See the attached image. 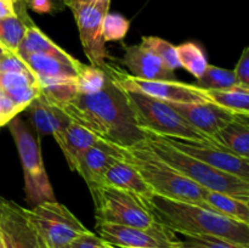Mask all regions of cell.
<instances>
[{"label":"cell","instance_id":"cell-19","mask_svg":"<svg viewBox=\"0 0 249 248\" xmlns=\"http://www.w3.org/2000/svg\"><path fill=\"white\" fill-rule=\"evenodd\" d=\"M104 184L124 190L138 197L143 203L146 198L153 194L138 170L121 158H118L105 173Z\"/></svg>","mask_w":249,"mask_h":248},{"label":"cell","instance_id":"cell-17","mask_svg":"<svg viewBox=\"0 0 249 248\" xmlns=\"http://www.w3.org/2000/svg\"><path fill=\"white\" fill-rule=\"evenodd\" d=\"M26 109L39 136L53 135L56 140L72 122L60 106L49 101L43 95H39Z\"/></svg>","mask_w":249,"mask_h":248},{"label":"cell","instance_id":"cell-35","mask_svg":"<svg viewBox=\"0 0 249 248\" xmlns=\"http://www.w3.org/2000/svg\"><path fill=\"white\" fill-rule=\"evenodd\" d=\"M21 112V108H18L5 92L0 90V126L9 124V122Z\"/></svg>","mask_w":249,"mask_h":248},{"label":"cell","instance_id":"cell-9","mask_svg":"<svg viewBox=\"0 0 249 248\" xmlns=\"http://www.w3.org/2000/svg\"><path fill=\"white\" fill-rule=\"evenodd\" d=\"M111 1L78 2L72 1L68 7L72 10L79 31L80 43L91 66L105 71L108 66L106 62L107 53L102 36V21L108 12Z\"/></svg>","mask_w":249,"mask_h":248},{"label":"cell","instance_id":"cell-21","mask_svg":"<svg viewBox=\"0 0 249 248\" xmlns=\"http://www.w3.org/2000/svg\"><path fill=\"white\" fill-rule=\"evenodd\" d=\"M249 114H237L214 135V140L229 151L243 158H249Z\"/></svg>","mask_w":249,"mask_h":248},{"label":"cell","instance_id":"cell-28","mask_svg":"<svg viewBox=\"0 0 249 248\" xmlns=\"http://www.w3.org/2000/svg\"><path fill=\"white\" fill-rule=\"evenodd\" d=\"M107 82V74L105 71L94 66H80L75 78L78 94L90 95L100 91L105 88Z\"/></svg>","mask_w":249,"mask_h":248},{"label":"cell","instance_id":"cell-6","mask_svg":"<svg viewBox=\"0 0 249 248\" xmlns=\"http://www.w3.org/2000/svg\"><path fill=\"white\" fill-rule=\"evenodd\" d=\"M125 91V90H124ZM138 126L143 131L160 136L215 141L190 125L169 102L155 99L136 91H125ZM216 142V141H215Z\"/></svg>","mask_w":249,"mask_h":248},{"label":"cell","instance_id":"cell-20","mask_svg":"<svg viewBox=\"0 0 249 248\" xmlns=\"http://www.w3.org/2000/svg\"><path fill=\"white\" fill-rule=\"evenodd\" d=\"M99 140L101 139L95 135L94 133L74 122H71L67 128L63 130V133L61 134L60 138L56 139L55 141L62 150L70 168L74 172L75 164L83 152L95 145Z\"/></svg>","mask_w":249,"mask_h":248},{"label":"cell","instance_id":"cell-11","mask_svg":"<svg viewBox=\"0 0 249 248\" xmlns=\"http://www.w3.org/2000/svg\"><path fill=\"white\" fill-rule=\"evenodd\" d=\"M162 138L180 152L196 158L211 167L249 181V158L235 155L220 143L215 141L191 140L175 136Z\"/></svg>","mask_w":249,"mask_h":248},{"label":"cell","instance_id":"cell-47","mask_svg":"<svg viewBox=\"0 0 249 248\" xmlns=\"http://www.w3.org/2000/svg\"><path fill=\"white\" fill-rule=\"evenodd\" d=\"M177 248H190V247H185V246H181V242H180V246H179V247H177Z\"/></svg>","mask_w":249,"mask_h":248},{"label":"cell","instance_id":"cell-41","mask_svg":"<svg viewBox=\"0 0 249 248\" xmlns=\"http://www.w3.org/2000/svg\"><path fill=\"white\" fill-rule=\"evenodd\" d=\"M5 202H6V199L4 198V197L0 196V218H1L2 215V212H4V206H5Z\"/></svg>","mask_w":249,"mask_h":248},{"label":"cell","instance_id":"cell-4","mask_svg":"<svg viewBox=\"0 0 249 248\" xmlns=\"http://www.w3.org/2000/svg\"><path fill=\"white\" fill-rule=\"evenodd\" d=\"M143 131V130H142ZM148 147L177 172L192 180L199 186L212 191L229 195L236 199L249 203V181L232 174L211 167L201 160L180 152L167 142L162 136L143 131Z\"/></svg>","mask_w":249,"mask_h":248},{"label":"cell","instance_id":"cell-25","mask_svg":"<svg viewBox=\"0 0 249 248\" xmlns=\"http://www.w3.org/2000/svg\"><path fill=\"white\" fill-rule=\"evenodd\" d=\"M177 53L180 66L191 73L196 79H199L209 65L201 46L194 41H189L177 46Z\"/></svg>","mask_w":249,"mask_h":248},{"label":"cell","instance_id":"cell-40","mask_svg":"<svg viewBox=\"0 0 249 248\" xmlns=\"http://www.w3.org/2000/svg\"><path fill=\"white\" fill-rule=\"evenodd\" d=\"M22 1H26V0H22ZM71 1L73 0H53V5H55V9H61L62 6H68Z\"/></svg>","mask_w":249,"mask_h":248},{"label":"cell","instance_id":"cell-46","mask_svg":"<svg viewBox=\"0 0 249 248\" xmlns=\"http://www.w3.org/2000/svg\"><path fill=\"white\" fill-rule=\"evenodd\" d=\"M10 1H12V2H14V4H17V2H19V1H21V0H10Z\"/></svg>","mask_w":249,"mask_h":248},{"label":"cell","instance_id":"cell-32","mask_svg":"<svg viewBox=\"0 0 249 248\" xmlns=\"http://www.w3.org/2000/svg\"><path fill=\"white\" fill-rule=\"evenodd\" d=\"M130 27V22L116 12H107L102 21V36L106 41H118L124 39Z\"/></svg>","mask_w":249,"mask_h":248},{"label":"cell","instance_id":"cell-48","mask_svg":"<svg viewBox=\"0 0 249 248\" xmlns=\"http://www.w3.org/2000/svg\"><path fill=\"white\" fill-rule=\"evenodd\" d=\"M61 248H70V246H65V247H61Z\"/></svg>","mask_w":249,"mask_h":248},{"label":"cell","instance_id":"cell-13","mask_svg":"<svg viewBox=\"0 0 249 248\" xmlns=\"http://www.w3.org/2000/svg\"><path fill=\"white\" fill-rule=\"evenodd\" d=\"M170 106L199 133L213 139L221 128L230 123L240 113L218 106L211 101L169 102Z\"/></svg>","mask_w":249,"mask_h":248},{"label":"cell","instance_id":"cell-12","mask_svg":"<svg viewBox=\"0 0 249 248\" xmlns=\"http://www.w3.org/2000/svg\"><path fill=\"white\" fill-rule=\"evenodd\" d=\"M105 72H108L117 84L125 91L140 92L167 102H196L207 100L202 88L195 84H186L178 80L140 79L111 66H107Z\"/></svg>","mask_w":249,"mask_h":248},{"label":"cell","instance_id":"cell-10","mask_svg":"<svg viewBox=\"0 0 249 248\" xmlns=\"http://www.w3.org/2000/svg\"><path fill=\"white\" fill-rule=\"evenodd\" d=\"M99 237L107 245L117 248H177L181 240L163 225L150 228L96 223Z\"/></svg>","mask_w":249,"mask_h":248},{"label":"cell","instance_id":"cell-27","mask_svg":"<svg viewBox=\"0 0 249 248\" xmlns=\"http://www.w3.org/2000/svg\"><path fill=\"white\" fill-rule=\"evenodd\" d=\"M26 29L27 24L18 14L0 18V44L7 53H17Z\"/></svg>","mask_w":249,"mask_h":248},{"label":"cell","instance_id":"cell-45","mask_svg":"<svg viewBox=\"0 0 249 248\" xmlns=\"http://www.w3.org/2000/svg\"><path fill=\"white\" fill-rule=\"evenodd\" d=\"M0 248H4V238H2L1 232H0Z\"/></svg>","mask_w":249,"mask_h":248},{"label":"cell","instance_id":"cell-36","mask_svg":"<svg viewBox=\"0 0 249 248\" xmlns=\"http://www.w3.org/2000/svg\"><path fill=\"white\" fill-rule=\"evenodd\" d=\"M237 85L249 89V48H245L236 68L233 70Z\"/></svg>","mask_w":249,"mask_h":248},{"label":"cell","instance_id":"cell-14","mask_svg":"<svg viewBox=\"0 0 249 248\" xmlns=\"http://www.w3.org/2000/svg\"><path fill=\"white\" fill-rule=\"evenodd\" d=\"M0 231L11 243L12 248H44L36 229L27 216L26 209L15 202H5L0 218Z\"/></svg>","mask_w":249,"mask_h":248},{"label":"cell","instance_id":"cell-23","mask_svg":"<svg viewBox=\"0 0 249 248\" xmlns=\"http://www.w3.org/2000/svg\"><path fill=\"white\" fill-rule=\"evenodd\" d=\"M207 101L214 102L233 113L249 114V89L235 85L228 89H203Z\"/></svg>","mask_w":249,"mask_h":248},{"label":"cell","instance_id":"cell-16","mask_svg":"<svg viewBox=\"0 0 249 248\" xmlns=\"http://www.w3.org/2000/svg\"><path fill=\"white\" fill-rule=\"evenodd\" d=\"M122 63L130 71L133 77L140 79L177 80L174 71L165 67L164 63L142 44L124 46Z\"/></svg>","mask_w":249,"mask_h":248},{"label":"cell","instance_id":"cell-15","mask_svg":"<svg viewBox=\"0 0 249 248\" xmlns=\"http://www.w3.org/2000/svg\"><path fill=\"white\" fill-rule=\"evenodd\" d=\"M119 158L116 146L99 140L95 145L83 152L75 164L77 172L87 182L88 187L104 184L105 173Z\"/></svg>","mask_w":249,"mask_h":248},{"label":"cell","instance_id":"cell-18","mask_svg":"<svg viewBox=\"0 0 249 248\" xmlns=\"http://www.w3.org/2000/svg\"><path fill=\"white\" fill-rule=\"evenodd\" d=\"M23 58L38 80L75 79L82 62L65 61L46 53H31Z\"/></svg>","mask_w":249,"mask_h":248},{"label":"cell","instance_id":"cell-2","mask_svg":"<svg viewBox=\"0 0 249 248\" xmlns=\"http://www.w3.org/2000/svg\"><path fill=\"white\" fill-rule=\"evenodd\" d=\"M156 220L182 236L209 235L249 248V224L198 204L152 194L145 201Z\"/></svg>","mask_w":249,"mask_h":248},{"label":"cell","instance_id":"cell-31","mask_svg":"<svg viewBox=\"0 0 249 248\" xmlns=\"http://www.w3.org/2000/svg\"><path fill=\"white\" fill-rule=\"evenodd\" d=\"M34 85H39V80L34 73L0 72V90L9 97Z\"/></svg>","mask_w":249,"mask_h":248},{"label":"cell","instance_id":"cell-43","mask_svg":"<svg viewBox=\"0 0 249 248\" xmlns=\"http://www.w3.org/2000/svg\"><path fill=\"white\" fill-rule=\"evenodd\" d=\"M7 53V51L5 50V49H4V46H2L1 44H0V58H1L2 56H4L5 53Z\"/></svg>","mask_w":249,"mask_h":248},{"label":"cell","instance_id":"cell-24","mask_svg":"<svg viewBox=\"0 0 249 248\" xmlns=\"http://www.w3.org/2000/svg\"><path fill=\"white\" fill-rule=\"evenodd\" d=\"M203 197L207 206L218 213L235 219V220L249 224V203L233 198L229 195L221 194V192L212 191V190H206Z\"/></svg>","mask_w":249,"mask_h":248},{"label":"cell","instance_id":"cell-39","mask_svg":"<svg viewBox=\"0 0 249 248\" xmlns=\"http://www.w3.org/2000/svg\"><path fill=\"white\" fill-rule=\"evenodd\" d=\"M17 15L16 4L10 0H0V18L15 16Z\"/></svg>","mask_w":249,"mask_h":248},{"label":"cell","instance_id":"cell-30","mask_svg":"<svg viewBox=\"0 0 249 248\" xmlns=\"http://www.w3.org/2000/svg\"><path fill=\"white\" fill-rule=\"evenodd\" d=\"M195 85L203 89H228L237 85L233 71L224 70L216 66L208 65L203 75Z\"/></svg>","mask_w":249,"mask_h":248},{"label":"cell","instance_id":"cell-3","mask_svg":"<svg viewBox=\"0 0 249 248\" xmlns=\"http://www.w3.org/2000/svg\"><path fill=\"white\" fill-rule=\"evenodd\" d=\"M116 148L119 153V158L128 162L138 170L153 194L212 209L204 202L203 196L207 189L187 179L168 163L160 159L148 147L145 140L130 147L116 146Z\"/></svg>","mask_w":249,"mask_h":248},{"label":"cell","instance_id":"cell-42","mask_svg":"<svg viewBox=\"0 0 249 248\" xmlns=\"http://www.w3.org/2000/svg\"><path fill=\"white\" fill-rule=\"evenodd\" d=\"M78 2H100V1H111V0H73ZM72 2V1H71Z\"/></svg>","mask_w":249,"mask_h":248},{"label":"cell","instance_id":"cell-8","mask_svg":"<svg viewBox=\"0 0 249 248\" xmlns=\"http://www.w3.org/2000/svg\"><path fill=\"white\" fill-rule=\"evenodd\" d=\"M26 213L44 248L65 247L90 231L65 204L57 201L39 203L26 209Z\"/></svg>","mask_w":249,"mask_h":248},{"label":"cell","instance_id":"cell-29","mask_svg":"<svg viewBox=\"0 0 249 248\" xmlns=\"http://www.w3.org/2000/svg\"><path fill=\"white\" fill-rule=\"evenodd\" d=\"M141 44L152 51L169 70L175 71L177 68L181 67L178 58L177 46L173 45L169 41L158 38V36H143L141 39Z\"/></svg>","mask_w":249,"mask_h":248},{"label":"cell","instance_id":"cell-44","mask_svg":"<svg viewBox=\"0 0 249 248\" xmlns=\"http://www.w3.org/2000/svg\"><path fill=\"white\" fill-rule=\"evenodd\" d=\"M100 248H117V247H113V246H111V245H107V243L102 242L101 247H100Z\"/></svg>","mask_w":249,"mask_h":248},{"label":"cell","instance_id":"cell-22","mask_svg":"<svg viewBox=\"0 0 249 248\" xmlns=\"http://www.w3.org/2000/svg\"><path fill=\"white\" fill-rule=\"evenodd\" d=\"M17 53L21 57H24L31 53H46V55L55 56V57L62 58L65 61H77L73 56H71L67 51L63 50L62 48L53 43L49 36H46L40 29L34 24L27 26L26 33H24L23 39L17 49Z\"/></svg>","mask_w":249,"mask_h":248},{"label":"cell","instance_id":"cell-7","mask_svg":"<svg viewBox=\"0 0 249 248\" xmlns=\"http://www.w3.org/2000/svg\"><path fill=\"white\" fill-rule=\"evenodd\" d=\"M95 204L96 223L150 228L158 225L153 214L141 199L124 190L101 184L89 187Z\"/></svg>","mask_w":249,"mask_h":248},{"label":"cell","instance_id":"cell-26","mask_svg":"<svg viewBox=\"0 0 249 248\" xmlns=\"http://www.w3.org/2000/svg\"><path fill=\"white\" fill-rule=\"evenodd\" d=\"M40 95L57 106L67 104L78 94L75 79L39 80Z\"/></svg>","mask_w":249,"mask_h":248},{"label":"cell","instance_id":"cell-33","mask_svg":"<svg viewBox=\"0 0 249 248\" xmlns=\"http://www.w3.org/2000/svg\"><path fill=\"white\" fill-rule=\"evenodd\" d=\"M181 246L190 248H248L224 238L209 235L184 236V240H181Z\"/></svg>","mask_w":249,"mask_h":248},{"label":"cell","instance_id":"cell-37","mask_svg":"<svg viewBox=\"0 0 249 248\" xmlns=\"http://www.w3.org/2000/svg\"><path fill=\"white\" fill-rule=\"evenodd\" d=\"M104 241L95 235L94 232L89 231L87 233H83L79 237L73 240L70 243V248H100Z\"/></svg>","mask_w":249,"mask_h":248},{"label":"cell","instance_id":"cell-5","mask_svg":"<svg viewBox=\"0 0 249 248\" xmlns=\"http://www.w3.org/2000/svg\"><path fill=\"white\" fill-rule=\"evenodd\" d=\"M7 125L16 143L23 169L26 201L33 207L43 202L56 201L41 157L40 136L34 134L18 117L11 119Z\"/></svg>","mask_w":249,"mask_h":248},{"label":"cell","instance_id":"cell-1","mask_svg":"<svg viewBox=\"0 0 249 248\" xmlns=\"http://www.w3.org/2000/svg\"><path fill=\"white\" fill-rule=\"evenodd\" d=\"M102 90L90 95L77 94L60 106L71 121L94 133L101 140L119 147H130L145 140L138 126L125 91L108 72Z\"/></svg>","mask_w":249,"mask_h":248},{"label":"cell","instance_id":"cell-38","mask_svg":"<svg viewBox=\"0 0 249 248\" xmlns=\"http://www.w3.org/2000/svg\"><path fill=\"white\" fill-rule=\"evenodd\" d=\"M22 2L28 5L33 11L38 12V14H50L53 10H56L53 0H26Z\"/></svg>","mask_w":249,"mask_h":248},{"label":"cell","instance_id":"cell-34","mask_svg":"<svg viewBox=\"0 0 249 248\" xmlns=\"http://www.w3.org/2000/svg\"><path fill=\"white\" fill-rule=\"evenodd\" d=\"M0 72L33 73L26 61L17 53H6L0 58Z\"/></svg>","mask_w":249,"mask_h":248}]
</instances>
